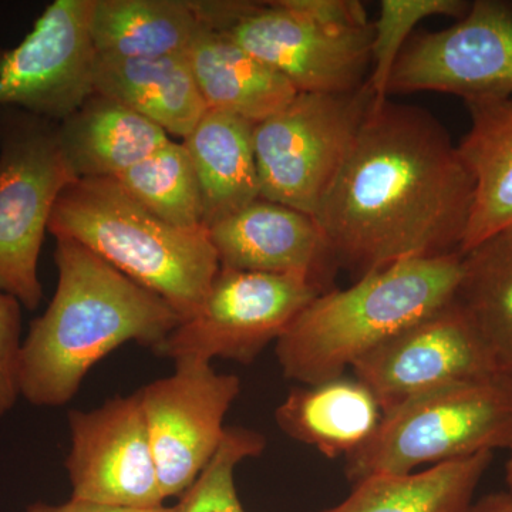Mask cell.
Masks as SVG:
<instances>
[{
  "label": "cell",
  "instance_id": "6da1fadb",
  "mask_svg": "<svg viewBox=\"0 0 512 512\" xmlns=\"http://www.w3.org/2000/svg\"><path fill=\"white\" fill-rule=\"evenodd\" d=\"M474 181L446 127L421 107L373 101L313 217L356 279L461 254Z\"/></svg>",
  "mask_w": 512,
  "mask_h": 512
},
{
  "label": "cell",
  "instance_id": "7a4b0ae2",
  "mask_svg": "<svg viewBox=\"0 0 512 512\" xmlns=\"http://www.w3.org/2000/svg\"><path fill=\"white\" fill-rule=\"evenodd\" d=\"M55 262V295L19 356L20 396L37 407L64 406L103 357L127 342L156 349L181 322L170 303L79 242L56 238Z\"/></svg>",
  "mask_w": 512,
  "mask_h": 512
},
{
  "label": "cell",
  "instance_id": "3957f363",
  "mask_svg": "<svg viewBox=\"0 0 512 512\" xmlns=\"http://www.w3.org/2000/svg\"><path fill=\"white\" fill-rule=\"evenodd\" d=\"M463 255L406 259L319 295L276 342L288 379L313 386L359 360L454 298Z\"/></svg>",
  "mask_w": 512,
  "mask_h": 512
},
{
  "label": "cell",
  "instance_id": "277c9868",
  "mask_svg": "<svg viewBox=\"0 0 512 512\" xmlns=\"http://www.w3.org/2000/svg\"><path fill=\"white\" fill-rule=\"evenodd\" d=\"M49 232L79 242L188 318L210 292L221 265L207 228L168 224L114 178H77L53 208Z\"/></svg>",
  "mask_w": 512,
  "mask_h": 512
},
{
  "label": "cell",
  "instance_id": "5b68a950",
  "mask_svg": "<svg viewBox=\"0 0 512 512\" xmlns=\"http://www.w3.org/2000/svg\"><path fill=\"white\" fill-rule=\"evenodd\" d=\"M218 30L298 93H350L370 73L373 26L356 0L195 2Z\"/></svg>",
  "mask_w": 512,
  "mask_h": 512
},
{
  "label": "cell",
  "instance_id": "8992f818",
  "mask_svg": "<svg viewBox=\"0 0 512 512\" xmlns=\"http://www.w3.org/2000/svg\"><path fill=\"white\" fill-rule=\"evenodd\" d=\"M500 448H512V383L491 377L427 394L384 414L375 436L346 457V474L357 484Z\"/></svg>",
  "mask_w": 512,
  "mask_h": 512
},
{
  "label": "cell",
  "instance_id": "52a82bcc",
  "mask_svg": "<svg viewBox=\"0 0 512 512\" xmlns=\"http://www.w3.org/2000/svg\"><path fill=\"white\" fill-rule=\"evenodd\" d=\"M57 124L0 107V292L39 308L40 249L60 194L76 181Z\"/></svg>",
  "mask_w": 512,
  "mask_h": 512
},
{
  "label": "cell",
  "instance_id": "ba28073f",
  "mask_svg": "<svg viewBox=\"0 0 512 512\" xmlns=\"http://www.w3.org/2000/svg\"><path fill=\"white\" fill-rule=\"evenodd\" d=\"M373 93H298L254 126L261 198L315 215L365 121Z\"/></svg>",
  "mask_w": 512,
  "mask_h": 512
},
{
  "label": "cell",
  "instance_id": "9c48e42d",
  "mask_svg": "<svg viewBox=\"0 0 512 512\" xmlns=\"http://www.w3.org/2000/svg\"><path fill=\"white\" fill-rule=\"evenodd\" d=\"M322 293L303 276L221 268L197 311L181 320L154 350L175 363H211L221 357L247 365L269 343L278 342Z\"/></svg>",
  "mask_w": 512,
  "mask_h": 512
},
{
  "label": "cell",
  "instance_id": "30bf717a",
  "mask_svg": "<svg viewBox=\"0 0 512 512\" xmlns=\"http://www.w3.org/2000/svg\"><path fill=\"white\" fill-rule=\"evenodd\" d=\"M419 92L466 103L512 96V3L476 0L454 25L414 36L394 64L389 96Z\"/></svg>",
  "mask_w": 512,
  "mask_h": 512
},
{
  "label": "cell",
  "instance_id": "8fae6325",
  "mask_svg": "<svg viewBox=\"0 0 512 512\" xmlns=\"http://www.w3.org/2000/svg\"><path fill=\"white\" fill-rule=\"evenodd\" d=\"M93 8L94 0H56L19 46L0 53V107L59 124L96 93Z\"/></svg>",
  "mask_w": 512,
  "mask_h": 512
},
{
  "label": "cell",
  "instance_id": "7c38bea8",
  "mask_svg": "<svg viewBox=\"0 0 512 512\" xmlns=\"http://www.w3.org/2000/svg\"><path fill=\"white\" fill-rule=\"evenodd\" d=\"M383 416L427 394L500 377L483 340L453 299L352 367Z\"/></svg>",
  "mask_w": 512,
  "mask_h": 512
},
{
  "label": "cell",
  "instance_id": "4fadbf2b",
  "mask_svg": "<svg viewBox=\"0 0 512 512\" xmlns=\"http://www.w3.org/2000/svg\"><path fill=\"white\" fill-rule=\"evenodd\" d=\"M239 392L237 376L198 360H181L173 375L138 390L164 500L180 497L210 463Z\"/></svg>",
  "mask_w": 512,
  "mask_h": 512
},
{
  "label": "cell",
  "instance_id": "5bb4252c",
  "mask_svg": "<svg viewBox=\"0 0 512 512\" xmlns=\"http://www.w3.org/2000/svg\"><path fill=\"white\" fill-rule=\"evenodd\" d=\"M69 429L72 447L66 470L73 500L126 508L164 505L137 392L90 412L72 410Z\"/></svg>",
  "mask_w": 512,
  "mask_h": 512
},
{
  "label": "cell",
  "instance_id": "9a60e30c",
  "mask_svg": "<svg viewBox=\"0 0 512 512\" xmlns=\"http://www.w3.org/2000/svg\"><path fill=\"white\" fill-rule=\"evenodd\" d=\"M207 231L221 268L298 275L325 292L333 289L339 265L312 215L258 198Z\"/></svg>",
  "mask_w": 512,
  "mask_h": 512
},
{
  "label": "cell",
  "instance_id": "2e32d148",
  "mask_svg": "<svg viewBox=\"0 0 512 512\" xmlns=\"http://www.w3.org/2000/svg\"><path fill=\"white\" fill-rule=\"evenodd\" d=\"M94 90L153 121L168 136L183 140L208 110L188 55L150 59L99 56Z\"/></svg>",
  "mask_w": 512,
  "mask_h": 512
},
{
  "label": "cell",
  "instance_id": "e0dca14e",
  "mask_svg": "<svg viewBox=\"0 0 512 512\" xmlns=\"http://www.w3.org/2000/svg\"><path fill=\"white\" fill-rule=\"evenodd\" d=\"M57 137L77 178H114L171 138L119 101L94 93L57 124Z\"/></svg>",
  "mask_w": 512,
  "mask_h": 512
},
{
  "label": "cell",
  "instance_id": "ac0fdd59",
  "mask_svg": "<svg viewBox=\"0 0 512 512\" xmlns=\"http://www.w3.org/2000/svg\"><path fill=\"white\" fill-rule=\"evenodd\" d=\"M466 106L470 128L457 147L474 200L461 255L512 229V96Z\"/></svg>",
  "mask_w": 512,
  "mask_h": 512
},
{
  "label": "cell",
  "instance_id": "d6986e66",
  "mask_svg": "<svg viewBox=\"0 0 512 512\" xmlns=\"http://www.w3.org/2000/svg\"><path fill=\"white\" fill-rule=\"evenodd\" d=\"M275 420L286 436L336 458L365 446L379 429L383 412L365 384L340 376L291 390Z\"/></svg>",
  "mask_w": 512,
  "mask_h": 512
},
{
  "label": "cell",
  "instance_id": "ffe728a7",
  "mask_svg": "<svg viewBox=\"0 0 512 512\" xmlns=\"http://www.w3.org/2000/svg\"><path fill=\"white\" fill-rule=\"evenodd\" d=\"M254 126L232 114L207 110L183 140L200 185L205 228L261 198Z\"/></svg>",
  "mask_w": 512,
  "mask_h": 512
},
{
  "label": "cell",
  "instance_id": "44dd1931",
  "mask_svg": "<svg viewBox=\"0 0 512 512\" xmlns=\"http://www.w3.org/2000/svg\"><path fill=\"white\" fill-rule=\"evenodd\" d=\"M187 55L208 110L258 124L298 94L284 76L208 26L202 28Z\"/></svg>",
  "mask_w": 512,
  "mask_h": 512
},
{
  "label": "cell",
  "instance_id": "7402d4cb",
  "mask_svg": "<svg viewBox=\"0 0 512 512\" xmlns=\"http://www.w3.org/2000/svg\"><path fill=\"white\" fill-rule=\"evenodd\" d=\"M204 26L194 2L187 0H94L92 30L99 56L187 55Z\"/></svg>",
  "mask_w": 512,
  "mask_h": 512
},
{
  "label": "cell",
  "instance_id": "603a6c76",
  "mask_svg": "<svg viewBox=\"0 0 512 512\" xmlns=\"http://www.w3.org/2000/svg\"><path fill=\"white\" fill-rule=\"evenodd\" d=\"M493 460L485 451L419 473L365 478L343 503L322 512H464Z\"/></svg>",
  "mask_w": 512,
  "mask_h": 512
},
{
  "label": "cell",
  "instance_id": "cb8c5ba5",
  "mask_svg": "<svg viewBox=\"0 0 512 512\" xmlns=\"http://www.w3.org/2000/svg\"><path fill=\"white\" fill-rule=\"evenodd\" d=\"M454 299L483 340L497 375L512 383V229L463 255Z\"/></svg>",
  "mask_w": 512,
  "mask_h": 512
},
{
  "label": "cell",
  "instance_id": "d4e9b609",
  "mask_svg": "<svg viewBox=\"0 0 512 512\" xmlns=\"http://www.w3.org/2000/svg\"><path fill=\"white\" fill-rule=\"evenodd\" d=\"M138 204L181 228H205L200 185L183 143L170 140L151 156L114 177Z\"/></svg>",
  "mask_w": 512,
  "mask_h": 512
},
{
  "label": "cell",
  "instance_id": "484cf974",
  "mask_svg": "<svg viewBox=\"0 0 512 512\" xmlns=\"http://www.w3.org/2000/svg\"><path fill=\"white\" fill-rule=\"evenodd\" d=\"M466 0H383L380 13L372 23L370 73L367 86L375 103L389 99L390 76L413 30L433 16L461 19L470 9Z\"/></svg>",
  "mask_w": 512,
  "mask_h": 512
},
{
  "label": "cell",
  "instance_id": "4316f807",
  "mask_svg": "<svg viewBox=\"0 0 512 512\" xmlns=\"http://www.w3.org/2000/svg\"><path fill=\"white\" fill-rule=\"evenodd\" d=\"M264 448L262 434L244 427H227L214 457L180 495L173 512H247L239 500L235 470L247 458L261 456Z\"/></svg>",
  "mask_w": 512,
  "mask_h": 512
},
{
  "label": "cell",
  "instance_id": "83f0119b",
  "mask_svg": "<svg viewBox=\"0 0 512 512\" xmlns=\"http://www.w3.org/2000/svg\"><path fill=\"white\" fill-rule=\"evenodd\" d=\"M22 305L0 292V417L15 407L19 393Z\"/></svg>",
  "mask_w": 512,
  "mask_h": 512
},
{
  "label": "cell",
  "instance_id": "f1b7e54d",
  "mask_svg": "<svg viewBox=\"0 0 512 512\" xmlns=\"http://www.w3.org/2000/svg\"><path fill=\"white\" fill-rule=\"evenodd\" d=\"M26 512H173V507H165V505L157 508L114 507V505L89 503V501L73 500V498H70L64 504L36 503L30 505Z\"/></svg>",
  "mask_w": 512,
  "mask_h": 512
},
{
  "label": "cell",
  "instance_id": "f546056e",
  "mask_svg": "<svg viewBox=\"0 0 512 512\" xmlns=\"http://www.w3.org/2000/svg\"><path fill=\"white\" fill-rule=\"evenodd\" d=\"M464 512H512V493L485 495Z\"/></svg>",
  "mask_w": 512,
  "mask_h": 512
},
{
  "label": "cell",
  "instance_id": "4dcf8cb0",
  "mask_svg": "<svg viewBox=\"0 0 512 512\" xmlns=\"http://www.w3.org/2000/svg\"><path fill=\"white\" fill-rule=\"evenodd\" d=\"M505 481H507L510 493H512V448L510 450V458H508L507 466H505Z\"/></svg>",
  "mask_w": 512,
  "mask_h": 512
}]
</instances>
